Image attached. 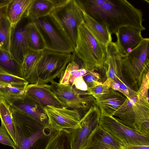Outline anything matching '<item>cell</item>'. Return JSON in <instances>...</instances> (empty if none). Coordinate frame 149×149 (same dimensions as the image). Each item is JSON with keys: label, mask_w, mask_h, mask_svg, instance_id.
Segmentation results:
<instances>
[{"label": "cell", "mask_w": 149, "mask_h": 149, "mask_svg": "<svg viewBox=\"0 0 149 149\" xmlns=\"http://www.w3.org/2000/svg\"><path fill=\"white\" fill-rule=\"evenodd\" d=\"M54 9L51 0H32L26 17L32 22L50 15Z\"/></svg>", "instance_id": "obj_23"}, {"label": "cell", "mask_w": 149, "mask_h": 149, "mask_svg": "<svg viewBox=\"0 0 149 149\" xmlns=\"http://www.w3.org/2000/svg\"><path fill=\"white\" fill-rule=\"evenodd\" d=\"M149 74L145 75L137 94L140 98H143L148 100V91L149 88Z\"/></svg>", "instance_id": "obj_32"}, {"label": "cell", "mask_w": 149, "mask_h": 149, "mask_svg": "<svg viewBox=\"0 0 149 149\" xmlns=\"http://www.w3.org/2000/svg\"><path fill=\"white\" fill-rule=\"evenodd\" d=\"M7 5L0 7V22L1 19L6 16Z\"/></svg>", "instance_id": "obj_37"}, {"label": "cell", "mask_w": 149, "mask_h": 149, "mask_svg": "<svg viewBox=\"0 0 149 149\" xmlns=\"http://www.w3.org/2000/svg\"><path fill=\"white\" fill-rule=\"evenodd\" d=\"M12 27L6 16L1 19L0 22V49L9 52Z\"/></svg>", "instance_id": "obj_28"}, {"label": "cell", "mask_w": 149, "mask_h": 149, "mask_svg": "<svg viewBox=\"0 0 149 149\" xmlns=\"http://www.w3.org/2000/svg\"><path fill=\"white\" fill-rule=\"evenodd\" d=\"M32 22L35 24L42 36L46 49L63 53H74L73 47L56 27L50 15Z\"/></svg>", "instance_id": "obj_9"}, {"label": "cell", "mask_w": 149, "mask_h": 149, "mask_svg": "<svg viewBox=\"0 0 149 149\" xmlns=\"http://www.w3.org/2000/svg\"><path fill=\"white\" fill-rule=\"evenodd\" d=\"M109 88L105 82L90 88H88L87 91L92 95H101L108 92Z\"/></svg>", "instance_id": "obj_35"}, {"label": "cell", "mask_w": 149, "mask_h": 149, "mask_svg": "<svg viewBox=\"0 0 149 149\" xmlns=\"http://www.w3.org/2000/svg\"><path fill=\"white\" fill-rule=\"evenodd\" d=\"M49 120V125L57 131L68 133L80 127L82 117L77 111L48 106L43 108Z\"/></svg>", "instance_id": "obj_12"}, {"label": "cell", "mask_w": 149, "mask_h": 149, "mask_svg": "<svg viewBox=\"0 0 149 149\" xmlns=\"http://www.w3.org/2000/svg\"><path fill=\"white\" fill-rule=\"evenodd\" d=\"M95 104L101 114L113 116L125 101L127 97L120 92L110 88L109 91L101 95H93Z\"/></svg>", "instance_id": "obj_18"}, {"label": "cell", "mask_w": 149, "mask_h": 149, "mask_svg": "<svg viewBox=\"0 0 149 149\" xmlns=\"http://www.w3.org/2000/svg\"><path fill=\"white\" fill-rule=\"evenodd\" d=\"M32 0H11L7 5L6 17L12 26L26 17Z\"/></svg>", "instance_id": "obj_22"}, {"label": "cell", "mask_w": 149, "mask_h": 149, "mask_svg": "<svg viewBox=\"0 0 149 149\" xmlns=\"http://www.w3.org/2000/svg\"><path fill=\"white\" fill-rule=\"evenodd\" d=\"M46 149H72L69 134L65 131H58L51 139Z\"/></svg>", "instance_id": "obj_27"}, {"label": "cell", "mask_w": 149, "mask_h": 149, "mask_svg": "<svg viewBox=\"0 0 149 149\" xmlns=\"http://www.w3.org/2000/svg\"><path fill=\"white\" fill-rule=\"evenodd\" d=\"M57 28L75 47L78 29L84 21L82 9L77 0H68L63 5L55 8L50 15Z\"/></svg>", "instance_id": "obj_6"}, {"label": "cell", "mask_w": 149, "mask_h": 149, "mask_svg": "<svg viewBox=\"0 0 149 149\" xmlns=\"http://www.w3.org/2000/svg\"><path fill=\"white\" fill-rule=\"evenodd\" d=\"M14 125L15 143L14 149H46L58 132L31 117L11 109Z\"/></svg>", "instance_id": "obj_2"}, {"label": "cell", "mask_w": 149, "mask_h": 149, "mask_svg": "<svg viewBox=\"0 0 149 149\" xmlns=\"http://www.w3.org/2000/svg\"><path fill=\"white\" fill-rule=\"evenodd\" d=\"M10 108L24 114L40 123L48 126L49 120L43 109L25 93L19 96L3 97Z\"/></svg>", "instance_id": "obj_14"}, {"label": "cell", "mask_w": 149, "mask_h": 149, "mask_svg": "<svg viewBox=\"0 0 149 149\" xmlns=\"http://www.w3.org/2000/svg\"><path fill=\"white\" fill-rule=\"evenodd\" d=\"M72 57V54L43 51L36 67L37 83L47 84L61 76Z\"/></svg>", "instance_id": "obj_7"}, {"label": "cell", "mask_w": 149, "mask_h": 149, "mask_svg": "<svg viewBox=\"0 0 149 149\" xmlns=\"http://www.w3.org/2000/svg\"><path fill=\"white\" fill-rule=\"evenodd\" d=\"M99 126L120 146H149V136L131 129L113 116L101 114Z\"/></svg>", "instance_id": "obj_8"}, {"label": "cell", "mask_w": 149, "mask_h": 149, "mask_svg": "<svg viewBox=\"0 0 149 149\" xmlns=\"http://www.w3.org/2000/svg\"><path fill=\"white\" fill-rule=\"evenodd\" d=\"M74 53L87 71L104 68L107 54V46L100 43L94 36L84 21L78 29Z\"/></svg>", "instance_id": "obj_3"}, {"label": "cell", "mask_w": 149, "mask_h": 149, "mask_svg": "<svg viewBox=\"0 0 149 149\" xmlns=\"http://www.w3.org/2000/svg\"><path fill=\"white\" fill-rule=\"evenodd\" d=\"M113 116L133 131L149 136L148 100L139 97L137 93L127 97Z\"/></svg>", "instance_id": "obj_5"}, {"label": "cell", "mask_w": 149, "mask_h": 149, "mask_svg": "<svg viewBox=\"0 0 149 149\" xmlns=\"http://www.w3.org/2000/svg\"><path fill=\"white\" fill-rule=\"evenodd\" d=\"M0 143L14 148V143L7 133L4 126L2 124L0 126Z\"/></svg>", "instance_id": "obj_34"}, {"label": "cell", "mask_w": 149, "mask_h": 149, "mask_svg": "<svg viewBox=\"0 0 149 149\" xmlns=\"http://www.w3.org/2000/svg\"><path fill=\"white\" fill-rule=\"evenodd\" d=\"M82 11L84 21L92 34L100 43L107 46L112 42V38L107 28Z\"/></svg>", "instance_id": "obj_21"}, {"label": "cell", "mask_w": 149, "mask_h": 149, "mask_svg": "<svg viewBox=\"0 0 149 149\" xmlns=\"http://www.w3.org/2000/svg\"><path fill=\"white\" fill-rule=\"evenodd\" d=\"M120 149H149V146L136 145L120 146Z\"/></svg>", "instance_id": "obj_36"}, {"label": "cell", "mask_w": 149, "mask_h": 149, "mask_svg": "<svg viewBox=\"0 0 149 149\" xmlns=\"http://www.w3.org/2000/svg\"><path fill=\"white\" fill-rule=\"evenodd\" d=\"M24 79L0 70V84L13 85H27Z\"/></svg>", "instance_id": "obj_30"}, {"label": "cell", "mask_w": 149, "mask_h": 149, "mask_svg": "<svg viewBox=\"0 0 149 149\" xmlns=\"http://www.w3.org/2000/svg\"><path fill=\"white\" fill-rule=\"evenodd\" d=\"M83 77L88 88L93 87L102 83L99 81L101 79L100 74L94 71H88Z\"/></svg>", "instance_id": "obj_31"}, {"label": "cell", "mask_w": 149, "mask_h": 149, "mask_svg": "<svg viewBox=\"0 0 149 149\" xmlns=\"http://www.w3.org/2000/svg\"><path fill=\"white\" fill-rule=\"evenodd\" d=\"M26 29L28 49L38 52H42L46 49L44 39L35 24L29 21Z\"/></svg>", "instance_id": "obj_24"}, {"label": "cell", "mask_w": 149, "mask_h": 149, "mask_svg": "<svg viewBox=\"0 0 149 149\" xmlns=\"http://www.w3.org/2000/svg\"><path fill=\"white\" fill-rule=\"evenodd\" d=\"M149 39L144 38L140 43L128 54L122 55V72L129 87L137 92L144 76L149 73Z\"/></svg>", "instance_id": "obj_4"}, {"label": "cell", "mask_w": 149, "mask_h": 149, "mask_svg": "<svg viewBox=\"0 0 149 149\" xmlns=\"http://www.w3.org/2000/svg\"><path fill=\"white\" fill-rule=\"evenodd\" d=\"M81 9L111 35L124 26L145 30L142 11L126 0H77Z\"/></svg>", "instance_id": "obj_1"}, {"label": "cell", "mask_w": 149, "mask_h": 149, "mask_svg": "<svg viewBox=\"0 0 149 149\" xmlns=\"http://www.w3.org/2000/svg\"><path fill=\"white\" fill-rule=\"evenodd\" d=\"M25 93L43 108L48 106L59 108L65 107L53 91L51 85L47 84H29L25 88Z\"/></svg>", "instance_id": "obj_16"}, {"label": "cell", "mask_w": 149, "mask_h": 149, "mask_svg": "<svg viewBox=\"0 0 149 149\" xmlns=\"http://www.w3.org/2000/svg\"><path fill=\"white\" fill-rule=\"evenodd\" d=\"M0 70L23 78L21 65L9 51L0 49Z\"/></svg>", "instance_id": "obj_25"}, {"label": "cell", "mask_w": 149, "mask_h": 149, "mask_svg": "<svg viewBox=\"0 0 149 149\" xmlns=\"http://www.w3.org/2000/svg\"><path fill=\"white\" fill-rule=\"evenodd\" d=\"M71 86L78 94L82 92L88 91L87 86L82 76L75 78Z\"/></svg>", "instance_id": "obj_33"}, {"label": "cell", "mask_w": 149, "mask_h": 149, "mask_svg": "<svg viewBox=\"0 0 149 149\" xmlns=\"http://www.w3.org/2000/svg\"><path fill=\"white\" fill-rule=\"evenodd\" d=\"M82 149H120V145L99 125L90 135Z\"/></svg>", "instance_id": "obj_19"}, {"label": "cell", "mask_w": 149, "mask_h": 149, "mask_svg": "<svg viewBox=\"0 0 149 149\" xmlns=\"http://www.w3.org/2000/svg\"><path fill=\"white\" fill-rule=\"evenodd\" d=\"M0 118L11 139L15 143L14 125L11 109L3 99L0 100Z\"/></svg>", "instance_id": "obj_26"}, {"label": "cell", "mask_w": 149, "mask_h": 149, "mask_svg": "<svg viewBox=\"0 0 149 149\" xmlns=\"http://www.w3.org/2000/svg\"><path fill=\"white\" fill-rule=\"evenodd\" d=\"M27 85L0 84V97L21 96L25 94Z\"/></svg>", "instance_id": "obj_29"}, {"label": "cell", "mask_w": 149, "mask_h": 149, "mask_svg": "<svg viewBox=\"0 0 149 149\" xmlns=\"http://www.w3.org/2000/svg\"><path fill=\"white\" fill-rule=\"evenodd\" d=\"M11 0H0V7L7 5Z\"/></svg>", "instance_id": "obj_38"}, {"label": "cell", "mask_w": 149, "mask_h": 149, "mask_svg": "<svg viewBox=\"0 0 149 149\" xmlns=\"http://www.w3.org/2000/svg\"><path fill=\"white\" fill-rule=\"evenodd\" d=\"M116 43L120 53L125 55L136 47L143 39L141 31L133 27L126 26L119 29L116 33Z\"/></svg>", "instance_id": "obj_17"}, {"label": "cell", "mask_w": 149, "mask_h": 149, "mask_svg": "<svg viewBox=\"0 0 149 149\" xmlns=\"http://www.w3.org/2000/svg\"><path fill=\"white\" fill-rule=\"evenodd\" d=\"M101 115V111L96 105L91 107L81 119L80 127L68 133L72 149L83 148L90 135L99 126Z\"/></svg>", "instance_id": "obj_13"}, {"label": "cell", "mask_w": 149, "mask_h": 149, "mask_svg": "<svg viewBox=\"0 0 149 149\" xmlns=\"http://www.w3.org/2000/svg\"><path fill=\"white\" fill-rule=\"evenodd\" d=\"M122 55L116 42H111L107 46V54L104 63L107 79H111L117 85L118 91L127 97L136 94L128 86L122 72Z\"/></svg>", "instance_id": "obj_11"}, {"label": "cell", "mask_w": 149, "mask_h": 149, "mask_svg": "<svg viewBox=\"0 0 149 149\" xmlns=\"http://www.w3.org/2000/svg\"><path fill=\"white\" fill-rule=\"evenodd\" d=\"M1 97H0V100H1Z\"/></svg>", "instance_id": "obj_39"}, {"label": "cell", "mask_w": 149, "mask_h": 149, "mask_svg": "<svg viewBox=\"0 0 149 149\" xmlns=\"http://www.w3.org/2000/svg\"><path fill=\"white\" fill-rule=\"evenodd\" d=\"M50 82L52 90L65 107L77 111L82 118L91 107L95 105V99L90 93L80 96L70 85H63L54 80Z\"/></svg>", "instance_id": "obj_10"}, {"label": "cell", "mask_w": 149, "mask_h": 149, "mask_svg": "<svg viewBox=\"0 0 149 149\" xmlns=\"http://www.w3.org/2000/svg\"><path fill=\"white\" fill-rule=\"evenodd\" d=\"M25 17L15 25L12 26L9 52L21 65L28 50L26 25L29 21Z\"/></svg>", "instance_id": "obj_15"}, {"label": "cell", "mask_w": 149, "mask_h": 149, "mask_svg": "<svg viewBox=\"0 0 149 149\" xmlns=\"http://www.w3.org/2000/svg\"><path fill=\"white\" fill-rule=\"evenodd\" d=\"M42 52L28 49L21 64L23 78L30 84L37 83L36 67Z\"/></svg>", "instance_id": "obj_20"}]
</instances>
